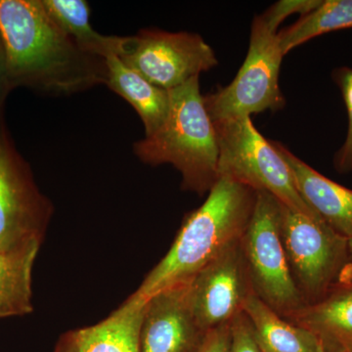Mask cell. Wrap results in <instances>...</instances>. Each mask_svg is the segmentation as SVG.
Wrapping results in <instances>:
<instances>
[{
  "label": "cell",
  "mask_w": 352,
  "mask_h": 352,
  "mask_svg": "<svg viewBox=\"0 0 352 352\" xmlns=\"http://www.w3.org/2000/svg\"><path fill=\"white\" fill-rule=\"evenodd\" d=\"M0 38L9 88L69 95L107 82L105 60L80 50L41 0H0Z\"/></svg>",
  "instance_id": "6da1fadb"
},
{
  "label": "cell",
  "mask_w": 352,
  "mask_h": 352,
  "mask_svg": "<svg viewBox=\"0 0 352 352\" xmlns=\"http://www.w3.org/2000/svg\"><path fill=\"white\" fill-rule=\"evenodd\" d=\"M258 192L219 177L200 208L183 222L170 251L132 295L147 300L160 292L188 284L204 267L242 239L256 207Z\"/></svg>",
  "instance_id": "7a4b0ae2"
},
{
  "label": "cell",
  "mask_w": 352,
  "mask_h": 352,
  "mask_svg": "<svg viewBox=\"0 0 352 352\" xmlns=\"http://www.w3.org/2000/svg\"><path fill=\"white\" fill-rule=\"evenodd\" d=\"M168 117L154 133L133 146L146 164H170L182 173V188L208 193L219 180V141L201 96L199 76L170 90Z\"/></svg>",
  "instance_id": "3957f363"
},
{
  "label": "cell",
  "mask_w": 352,
  "mask_h": 352,
  "mask_svg": "<svg viewBox=\"0 0 352 352\" xmlns=\"http://www.w3.org/2000/svg\"><path fill=\"white\" fill-rule=\"evenodd\" d=\"M219 141V177H228L256 192H266L285 207L318 215L296 189L292 171L272 142L252 124L251 117L214 124Z\"/></svg>",
  "instance_id": "277c9868"
},
{
  "label": "cell",
  "mask_w": 352,
  "mask_h": 352,
  "mask_svg": "<svg viewBox=\"0 0 352 352\" xmlns=\"http://www.w3.org/2000/svg\"><path fill=\"white\" fill-rule=\"evenodd\" d=\"M285 251L305 305L318 302L351 270L349 239L319 215L296 212L280 204ZM305 305V307H307Z\"/></svg>",
  "instance_id": "5b68a950"
},
{
  "label": "cell",
  "mask_w": 352,
  "mask_h": 352,
  "mask_svg": "<svg viewBox=\"0 0 352 352\" xmlns=\"http://www.w3.org/2000/svg\"><path fill=\"white\" fill-rule=\"evenodd\" d=\"M276 31L263 14L254 20L249 51L237 76L230 85L204 96L214 124L284 107L279 87L284 54Z\"/></svg>",
  "instance_id": "8992f818"
},
{
  "label": "cell",
  "mask_w": 352,
  "mask_h": 352,
  "mask_svg": "<svg viewBox=\"0 0 352 352\" xmlns=\"http://www.w3.org/2000/svg\"><path fill=\"white\" fill-rule=\"evenodd\" d=\"M280 203L266 192H258L249 226L241 240L254 295L284 318L305 307L296 287L280 226Z\"/></svg>",
  "instance_id": "52a82bcc"
},
{
  "label": "cell",
  "mask_w": 352,
  "mask_h": 352,
  "mask_svg": "<svg viewBox=\"0 0 352 352\" xmlns=\"http://www.w3.org/2000/svg\"><path fill=\"white\" fill-rule=\"evenodd\" d=\"M119 57L153 85L171 90L214 68V51L201 36L190 32L141 30L124 36Z\"/></svg>",
  "instance_id": "ba28073f"
},
{
  "label": "cell",
  "mask_w": 352,
  "mask_h": 352,
  "mask_svg": "<svg viewBox=\"0 0 352 352\" xmlns=\"http://www.w3.org/2000/svg\"><path fill=\"white\" fill-rule=\"evenodd\" d=\"M53 206L0 126V254L41 244Z\"/></svg>",
  "instance_id": "9c48e42d"
},
{
  "label": "cell",
  "mask_w": 352,
  "mask_h": 352,
  "mask_svg": "<svg viewBox=\"0 0 352 352\" xmlns=\"http://www.w3.org/2000/svg\"><path fill=\"white\" fill-rule=\"evenodd\" d=\"M241 240L227 248L188 283L190 305L206 333L231 323L254 294Z\"/></svg>",
  "instance_id": "30bf717a"
},
{
  "label": "cell",
  "mask_w": 352,
  "mask_h": 352,
  "mask_svg": "<svg viewBox=\"0 0 352 352\" xmlns=\"http://www.w3.org/2000/svg\"><path fill=\"white\" fill-rule=\"evenodd\" d=\"M206 335L190 305L188 284L180 285L148 298L139 352H198Z\"/></svg>",
  "instance_id": "8fae6325"
},
{
  "label": "cell",
  "mask_w": 352,
  "mask_h": 352,
  "mask_svg": "<svg viewBox=\"0 0 352 352\" xmlns=\"http://www.w3.org/2000/svg\"><path fill=\"white\" fill-rule=\"evenodd\" d=\"M272 144L288 164L296 189L308 207L333 231L352 239V190L322 175L280 143Z\"/></svg>",
  "instance_id": "7c38bea8"
},
{
  "label": "cell",
  "mask_w": 352,
  "mask_h": 352,
  "mask_svg": "<svg viewBox=\"0 0 352 352\" xmlns=\"http://www.w3.org/2000/svg\"><path fill=\"white\" fill-rule=\"evenodd\" d=\"M286 319L311 331L331 351H344L352 344V267L327 296Z\"/></svg>",
  "instance_id": "4fadbf2b"
},
{
  "label": "cell",
  "mask_w": 352,
  "mask_h": 352,
  "mask_svg": "<svg viewBox=\"0 0 352 352\" xmlns=\"http://www.w3.org/2000/svg\"><path fill=\"white\" fill-rule=\"evenodd\" d=\"M146 302L131 295L105 320L74 331L76 352H139Z\"/></svg>",
  "instance_id": "5bb4252c"
},
{
  "label": "cell",
  "mask_w": 352,
  "mask_h": 352,
  "mask_svg": "<svg viewBox=\"0 0 352 352\" xmlns=\"http://www.w3.org/2000/svg\"><path fill=\"white\" fill-rule=\"evenodd\" d=\"M105 62L107 67L106 85L131 104L142 120L146 136L151 135L168 117L170 90L153 85L144 76L129 68L118 55H110Z\"/></svg>",
  "instance_id": "9a60e30c"
},
{
  "label": "cell",
  "mask_w": 352,
  "mask_h": 352,
  "mask_svg": "<svg viewBox=\"0 0 352 352\" xmlns=\"http://www.w3.org/2000/svg\"><path fill=\"white\" fill-rule=\"evenodd\" d=\"M243 312L263 352H332L314 333L284 318L254 294Z\"/></svg>",
  "instance_id": "2e32d148"
},
{
  "label": "cell",
  "mask_w": 352,
  "mask_h": 352,
  "mask_svg": "<svg viewBox=\"0 0 352 352\" xmlns=\"http://www.w3.org/2000/svg\"><path fill=\"white\" fill-rule=\"evenodd\" d=\"M46 12L85 53L105 60L122 52L124 36H103L90 25L89 6L85 0H41Z\"/></svg>",
  "instance_id": "e0dca14e"
},
{
  "label": "cell",
  "mask_w": 352,
  "mask_h": 352,
  "mask_svg": "<svg viewBox=\"0 0 352 352\" xmlns=\"http://www.w3.org/2000/svg\"><path fill=\"white\" fill-rule=\"evenodd\" d=\"M41 244L0 254V319L22 316L34 310L32 274Z\"/></svg>",
  "instance_id": "ac0fdd59"
},
{
  "label": "cell",
  "mask_w": 352,
  "mask_h": 352,
  "mask_svg": "<svg viewBox=\"0 0 352 352\" xmlns=\"http://www.w3.org/2000/svg\"><path fill=\"white\" fill-rule=\"evenodd\" d=\"M352 28V0H326L311 12L278 34L280 47L286 55L309 39Z\"/></svg>",
  "instance_id": "d6986e66"
},
{
  "label": "cell",
  "mask_w": 352,
  "mask_h": 352,
  "mask_svg": "<svg viewBox=\"0 0 352 352\" xmlns=\"http://www.w3.org/2000/svg\"><path fill=\"white\" fill-rule=\"evenodd\" d=\"M333 80L339 85L347 113H349V129L346 141L333 157V164L337 171L346 173L352 170V69L342 67L336 69L333 74Z\"/></svg>",
  "instance_id": "ffe728a7"
},
{
  "label": "cell",
  "mask_w": 352,
  "mask_h": 352,
  "mask_svg": "<svg viewBox=\"0 0 352 352\" xmlns=\"http://www.w3.org/2000/svg\"><path fill=\"white\" fill-rule=\"evenodd\" d=\"M322 0H281L273 4L266 12L264 17L275 29H278L281 23L289 15L300 13L302 16L311 12L320 6Z\"/></svg>",
  "instance_id": "44dd1931"
},
{
  "label": "cell",
  "mask_w": 352,
  "mask_h": 352,
  "mask_svg": "<svg viewBox=\"0 0 352 352\" xmlns=\"http://www.w3.org/2000/svg\"><path fill=\"white\" fill-rule=\"evenodd\" d=\"M232 346L231 352H263L254 339L251 324L244 312L237 315L231 323Z\"/></svg>",
  "instance_id": "7402d4cb"
},
{
  "label": "cell",
  "mask_w": 352,
  "mask_h": 352,
  "mask_svg": "<svg viewBox=\"0 0 352 352\" xmlns=\"http://www.w3.org/2000/svg\"><path fill=\"white\" fill-rule=\"evenodd\" d=\"M231 323L224 324L208 331L198 352H231V346H232Z\"/></svg>",
  "instance_id": "603a6c76"
},
{
  "label": "cell",
  "mask_w": 352,
  "mask_h": 352,
  "mask_svg": "<svg viewBox=\"0 0 352 352\" xmlns=\"http://www.w3.org/2000/svg\"><path fill=\"white\" fill-rule=\"evenodd\" d=\"M54 352H76L75 332L71 331L62 335L58 340Z\"/></svg>",
  "instance_id": "cb8c5ba5"
},
{
  "label": "cell",
  "mask_w": 352,
  "mask_h": 352,
  "mask_svg": "<svg viewBox=\"0 0 352 352\" xmlns=\"http://www.w3.org/2000/svg\"><path fill=\"white\" fill-rule=\"evenodd\" d=\"M2 89H9L6 76V52H4L3 43L0 38V94Z\"/></svg>",
  "instance_id": "d4e9b609"
},
{
  "label": "cell",
  "mask_w": 352,
  "mask_h": 352,
  "mask_svg": "<svg viewBox=\"0 0 352 352\" xmlns=\"http://www.w3.org/2000/svg\"><path fill=\"white\" fill-rule=\"evenodd\" d=\"M349 258H351V263L352 265V239L349 240Z\"/></svg>",
  "instance_id": "484cf974"
},
{
  "label": "cell",
  "mask_w": 352,
  "mask_h": 352,
  "mask_svg": "<svg viewBox=\"0 0 352 352\" xmlns=\"http://www.w3.org/2000/svg\"><path fill=\"white\" fill-rule=\"evenodd\" d=\"M342 352H352V344H351V346H346Z\"/></svg>",
  "instance_id": "4316f807"
}]
</instances>
